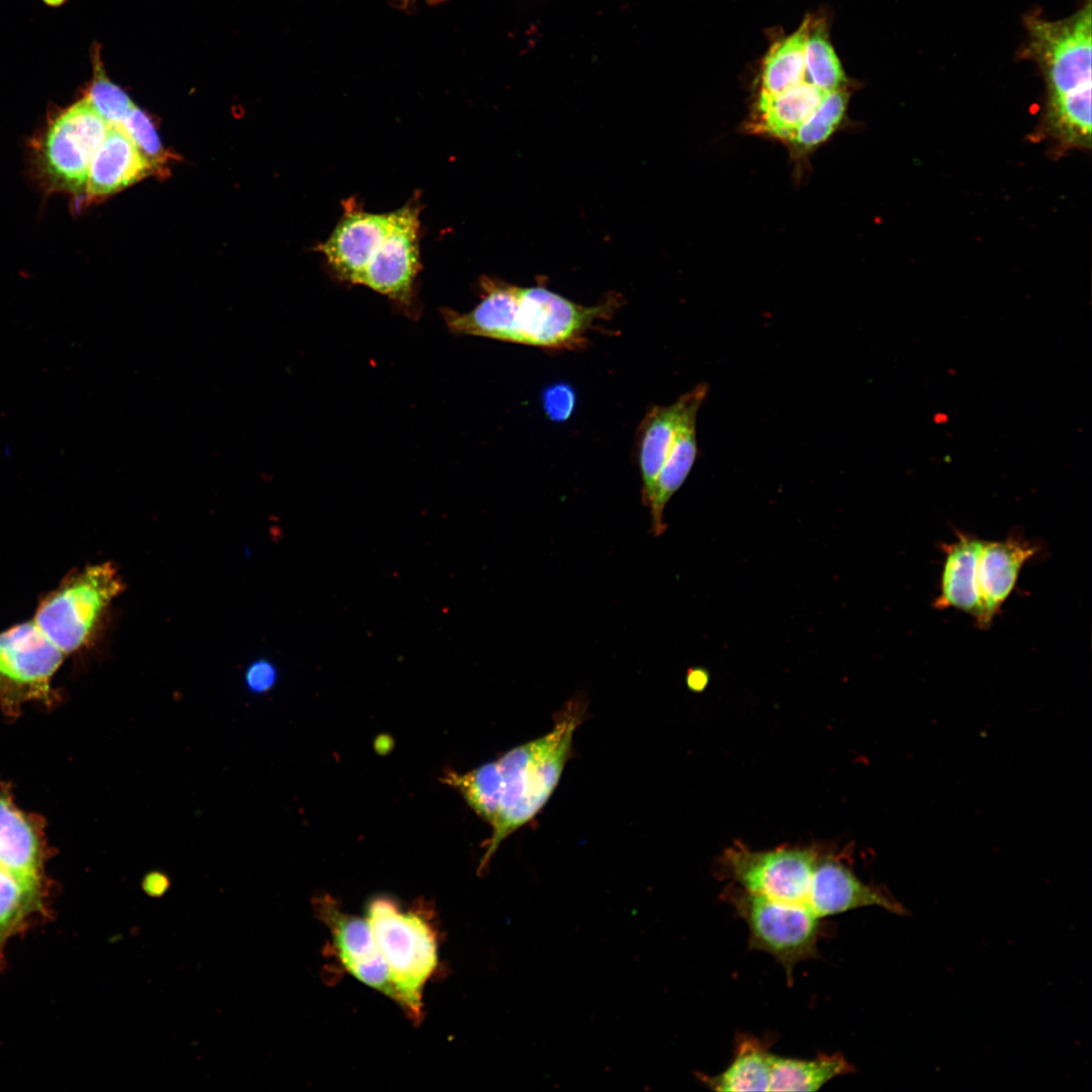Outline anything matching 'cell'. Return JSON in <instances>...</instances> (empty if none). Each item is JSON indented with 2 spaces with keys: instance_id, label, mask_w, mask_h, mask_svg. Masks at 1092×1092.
Returning <instances> with one entry per match:
<instances>
[{
  "instance_id": "cell-1",
  "label": "cell",
  "mask_w": 1092,
  "mask_h": 1092,
  "mask_svg": "<svg viewBox=\"0 0 1092 1092\" xmlns=\"http://www.w3.org/2000/svg\"><path fill=\"white\" fill-rule=\"evenodd\" d=\"M420 211L419 201L372 213L347 200L337 225L317 251L341 281L367 286L414 317L419 310Z\"/></svg>"
},
{
  "instance_id": "cell-2",
  "label": "cell",
  "mask_w": 1092,
  "mask_h": 1092,
  "mask_svg": "<svg viewBox=\"0 0 1092 1092\" xmlns=\"http://www.w3.org/2000/svg\"><path fill=\"white\" fill-rule=\"evenodd\" d=\"M1024 57L1040 69L1045 85L1041 119L1032 138L1061 157L1091 148V0L1073 15L1048 20L1025 16Z\"/></svg>"
},
{
  "instance_id": "cell-3",
  "label": "cell",
  "mask_w": 1092,
  "mask_h": 1092,
  "mask_svg": "<svg viewBox=\"0 0 1092 1092\" xmlns=\"http://www.w3.org/2000/svg\"><path fill=\"white\" fill-rule=\"evenodd\" d=\"M481 300L469 311L441 309L448 329L549 350L581 347L594 325L608 318L617 298L585 306L543 286L520 287L483 278Z\"/></svg>"
},
{
  "instance_id": "cell-4",
  "label": "cell",
  "mask_w": 1092,
  "mask_h": 1092,
  "mask_svg": "<svg viewBox=\"0 0 1092 1092\" xmlns=\"http://www.w3.org/2000/svg\"><path fill=\"white\" fill-rule=\"evenodd\" d=\"M587 710L583 696L569 700L556 713L551 731L515 746L495 760L499 777V802L478 874L486 873L502 842L533 820L559 784L572 755L573 735Z\"/></svg>"
},
{
  "instance_id": "cell-5",
  "label": "cell",
  "mask_w": 1092,
  "mask_h": 1092,
  "mask_svg": "<svg viewBox=\"0 0 1092 1092\" xmlns=\"http://www.w3.org/2000/svg\"><path fill=\"white\" fill-rule=\"evenodd\" d=\"M367 920L386 963L396 1003L416 1022L422 1018L423 988L438 965L437 931L421 905L401 911L386 896L374 897Z\"/></svg>"
},
{
  "instance_id": "cell-6",
  "label": "cell",
  "mask_w": 1092,
  "mask_h": 1092,
  "mask_svg": "<svg viewBox=\"0 0 1092 1092\" xmlns=\"http://www.w3.org/2000/svg\"><path fill=\"white\" fill-rule=\"evenodd\" d=\"M124 590L111 562L88 565L67 574L39 602L33 622L66 656L95 639L106 610Z\"/></svg>"
},
{
  "instance_id": "cell-7",
  "label": "cell",
  "mask_w": 1092,
  "mask_h": 1092,
  "mask_svg": "<svg viewBox=\"0 0 1092 1092\" xmlns=\"http://www.w3.org/2000/svg\"><path fill=\"white\" fill-rule=\"evenodd\" d=\"M721 897L746 923L749 947L770 954L784 968L789 985L795 967L818 956L824 926L810 909L751 894L733 883Z\"/></svg>"
},
{
  "instance_id": "cell-8",
  "label": "cell",
  "mask_w": 1092,
  "mask_h": 1092,
  "mask_svg": "<svg viewBox=\"0 0 1092 1092\" xmlns=\"http://www.w3.org/2000/svg\"><path fill=\"white\" fill-rule=\"evenodd\" d=\"M65 657L32 619L0 632L2 711L16 717L25 703L55 700L52 679Z\"/></svg>"
},
{
  "instance_id": "cell-9",
  "label": "cell",
  "mask_w": 1092,
  "mask_h": 1092,
  "mask_svg": "<svg viewBox=\"0 0 1092 1092\" xmlns=\"http://www.w3.org/2000/svg\"><path fill=\"white\" fill-rule=\"evenodd\" d=\"M821 852L809 846L757 851L735 845L721 856L720 874L751 894L809 909L812 878Z\"/></svg>"
},
{
  "instance_id": "cell-10",
  "label": "cell",
  "mask_w": 1092,
  "mask_h": 1092,
  "mask_svg": "<svg viewBox=\"0 0 1092 1092\" xmlns=\"http://www.w3.org/2000/svg\"><path fill=\"white\" fill-rule=\"evenodd\" d=\"M109 126L86 97L51 124L41 161L47 176L57 188L85 193L91 162Z\"/></svg>"
},
{
  "instance_id": "cell-11",
  "label": "cell",
  "mask_w": 1092,
  "mask_h": 1092,
  "mask_svg": "<svg viewBox=\"0 0 1092 1092\" xmlns=\"http://www.w3.org/2000/svg\"><path fill=\"white\" fill-rule=\"evenodd\" d=\"M313 907L330 930L342 965L356 979L395 999L389 972L367 919L344 912L329 896L316 897Z\"/></svg>"
},
{
  "instance_id": "cell-12",
  "label": "cell",
  "mask_w": 1092,
  "mask_h": 1092,
  "mask_svg": "<svg viewBox=\"0 0 1092 1092\" xmlns=\"http://www.w3.org/2000/svg\"><path fill=\"white\" fill-rule=\"evenodd\" d=\"M877 906L897 915L907 909L882 886L866 884L839 857L821 852L812 878L808 907L819 918Z\"/></svg>"
},
{
  "instance_id": "cell-13",
  "label": "cell",
  "mask_w": 1092,
  "mask_h": 1092,
  "mask_svg": "<svg viewBox=\"0 0 1092 1092\" xmlns=\"http://www.w3.org/2000/svg\"><path fill=\"white\" fill-rule=\"evenodd\" d=\"M1037 551L1038 547L1019 533L1000 541H983L976 573L979 607L975 620L981 628L992 624L1022 566Z\"/></svg>"
},
{
  "instance_id": "cell-14",
  "label": "cell",
  "mask_w": 1092,
  "mask_h": 1092,
  "mask_svg": "<svg viewBox=\"0 0 1092 1092\" xmlns=\"http://www.w3.org/2000/svg\"><path fill=\"white\" fill-rule=\"evenodd\" d=\"M708 391L709 386L705 382L689 391V400L672 446L657 477L648 505L651 514V529L656 537L663 534L667 528L664 522L666 504L684 484L696 462L698 455L697 416Z\"/></svg>"
},
{
  "instance_id": "cell-15",
  "label": "cell",
  "mask_w": 1092,
  "mask_h": 1092,
  "mask_svg": "<svg viewBox=\"0 0 1092 1092\" xmlns=\"http://www.w3.org/2000/svg\"><path fill=\"white\" fill-rule=\"evenodd\" d=\"M153 174L154 168L132 141L119 126L110 124L91 162L84 194L104 197Z\"/></svg>"
},
{
  "instance_id": "cell-16",
  "label": "cell",
  "mask_w": 1092,
  "mask_h": 1092,
  "mask_svg": "<svg viewBox=\"0 0 1092 1092\" xmlns=\"http://www.w3.org/2000/svg\"><path fill=\"white\" fill-rule=\"evenodd\" d=\"M827 93L807 81L779 94L759 93L748 129L788 143Z\"/></svg>"
},
{
  "instance_id": "cell-17",
  "label": "cell",
  "mask_w": 1092,
  "mask_h": 1092,
  "mask_svg": "<svg viewBox=\"0 0 1092 1092\" xmlns=\"http://www.w3.org/2000/svg\"><path fill=\"white\" fill-rule=\"evenodd\" d=\"M688 400L689 391L670 404L652 406L639 426L638 461L642 479V500L647 507Z\"/></svg>"
},
{
  "instance_id": "cell-18",
  "label": "cell",
  "mask_w": 1092,
  "mask_h": 1092,
  "mask_svg": "<svg viewBox=\"0 0 1092 1092\" xmlns=\"http://www.w3.org/2000/svg\"><path fill=\"white\" fill-rule=\"evenodd\" d=\"M982 544L983 540L976 536L958 533L953 543L944 545L945 559L935 608H956L976 617L979 607L976 573Z\"/></svg>"
},
{
  "instance_id": "cell-19",
  "label": "cell",
  "mask_w": 1092,
  "mask_h": 1092,
  "mask_svg": "<svg viewBox=\"0 0 1092 1092\" xmlns=\"http://www.w3.org/2000/svg\"><path fill=\"white\" fill-rule=\"evenodd\" d=\"M11 851L0 844V967L9 940L41 911L43 884L10 868Z\"/></svg>"
},
{
  "instance_id": "cell-20",
  "label": "cell",
  "mask_w": 1092,
  "mask_h": 1092,
  "mask_svg": "<svg viewBox=\"0 0 1092 1092\" xmlns=\"http://www.w3.org/2000/svg\"><path fill=\"white\" fill-rule=\"evenodd\" d=\"M774 1055L769 1042L754 1035L738 1033L732 1061L720 1074H699L701 1083L714 1091H768Z\"/></svg>"
},
{
  "instance_id": "cell-21",
  "label": "cell",
  "mask_w": 1092,
  "mask_h": 1092,
  "mask_svg": "<svg viewBox=\"0 0 1092 1092\" xmlns=\"http://www.w3.org/2000/svg\"><path fill=\"white\" fill-rule=\"evenodd\" d=\"M854 1071L840 1053L819 1054L810 1060L774 1055L768 1091H817L832 1079Z\"/></svg>"
},
{
  "instance_id": "cell-22",
  "label": "cell",
  "mask_w": 1092,
  "mask_h": 1092,
  "mask_svg": "<svg viewBox=\"0 0 1092 1092\" xmlns=\"http://www.w3.org/2000/svg\"><path fill=\"white\" fill-rule=\"evenodd\" d=\"M811 23L807 17L794 33L770 48L762 63L759 93L779 94L806 81L805 52Z\"/></svg>"
},
{
  "instance_id": "cell-23",
  "label": "cell",
  "mask_w": 1092,
  "mask_h": 1092,
  "mask_svg": "<svg viewBox=\"0 0 1092 1092\" xmlns=\"http://www.w3.org/2000/svg\"><path fill=\"white\" fill-rule=\"evenodd\" d=\"M442 781L457 790L475 814L489 825L499 802V777L495 760L464 774L446 770Z\"/></svg>"
},
{
  "instance_id": "cell-24",
  "label": "cell",
  "mask_w": 1092,
  "mask_h": 1092,
  "mask_svg": "<svg viewBox=\"0 0 1092 1092\" xmlns=\"http://www.w3.org/2000/svg\"><path fill=\"white\" fill-rule=\"evenodd\" d=\"M824 26L823 23H811L805 52L806 79L821 90L831 92L844 88L846 80Z\"/></svg>"
},
{
  "instance_id": "cell-25",
  "label": "cell",
  "mask_w": 1092,
  "mask_h": 1092,
  "mask_svg": "<svg viewBox=\"0 0 1092 1092\" xmlns=\"http://www.w3.org/2000/svg\"><path fill=\"white\" fill-rule=\"evenodd\" d=\"M847 101L848 92L844 88L828 92L788 143L800 151H807L825 142L841 122Z\"/></svg>"
},
{
  "instance_id": "cell-26",
  "label": "cell",
  "mask_w": 1092,
  "mask_h": 1092,
  "mask_svg": "<svg viewBox=\"0 0 1092 1092\" xmlns=\"http://www.w3.org/2000/svg\"><path fill=\"white\" fill-rule=\"evenodd\" d=\"M93 79L86 98L109 124H119L135 104L123 89L108 78L98 50L93 56Z\"/></svg>"
},
{
  "instance_id": "cell-27",
  "label": "cell",
  "mask_w": 1092,
  "mask_h": 1092,
  "mask_svg": "<svg viewBox=\"0 0 1092 1092\" xmlns=\"http://www.w3.org/2000/svg\"><path fill=\"white\" fill-rule=\"evenodd\" d=\"M124 133L132 141L141 154L149 161L156 173L166 170L171 155L164 149L150 116L136 105L119 123Z\"/></svg>"
},
{
  "instance_id": "cell-28",
  "label": "cell",
  "mask_w": 1092,
  "mask_h": 1092,
  "mask_svg": "<svg viewBox=\"0 0 1092 1092\" xmlns=\"http://www.w3.org/2000/svg\"><path fill=\"white\" fill-rule=\"evenodd\" d=\"M277 678L276 666L267 659H257L251 662L244 674L245 686L254 695H264L270 692L275 687Z\"/></svg>"
},
{
  "instance_id": "cell-29",
  "label": "cell",
  "mask_w": 1092,
  "mask_h": 1092,
  "mask_svg": "<svg viewBox=\"0 0 1092 1092\" xmlns=\"http://www.w3.org/2000/svg\"><path fill=\"white\" fill-rule=\"evenodd\" d=\"M545 406L553 419H565L573 407V394L565 386L554 387L546 394Z\"/></svg>"
},
{
  "instance_id": "cell-30",
  "label": "cell",
  "mask_w": 1092,
  "mask_h": 1092,
  "mask_svg": "<svg viewBox=\"0 0 1092 1092\" xmlns=\"http://www.w3.org/2000/svg\"><path fill=\"white\" fill-rule=\"evenodd\" d=\"M170 887L168 875L160 871L146 874L142 880L144 892L152 897L163 896Z\"/></svg>"
},
{
  "instance_id": "cell-31",
  "label": "cell",
  "mask_w": 1092,
  "mask_h": 1092,
  "mask_svg": "<svg viewBox=\"0 0 1092 1092\" xmlns=\"http://www.w3.org/2000/svg\"><path fill=\"white\" fill-rule=\"evenodd\" d=\"M687 685L688 688L694 692H702L706 689L710 680V673L703 667H692L687 672Z\"/></svg>"
},
{
  "instance_id": "cell-32",
  "label": "cell",
  "mask_w": 1092,
  "mask_h": 1092,
  "mask_svg": "<svg viewBox=\"0 0 1092 1092\" xmlns=\"http://www.w3.org/2000/svg\"><path fill=\"white\" fill-rule=\"evenodd\" d=\"M398 1L400 2L402 7H407L408 5L417 2L418 0H398Z\"/></svg>"
},
{
  "instance_id": "cell-33",
  "label": "cell",
  "mask_w": 1092,
  "mask_h": 1092,
  "mask_svg": "<svg viewBox=\"0 0 1092 1092\" xmlns=\"http://www.w3.org/2000/svg\"><path fill=\"white\" fill-rule=\"evenodd\" d=\"M47 1H49L50 3H55L56 4V3H59L62 0H47Z\"/></svg>"
}]
</instances>
